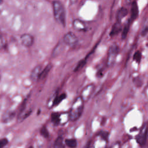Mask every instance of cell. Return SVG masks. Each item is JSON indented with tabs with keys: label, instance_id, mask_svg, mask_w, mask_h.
Masks as SVG:
<instances>
[{
	"label": "cell",
	"instance_id": "cell-20",
	"mask_svg": "<svg viewBox=\"0 0 148 148\" xmlns=\"http://www.w3.org/2000/svg\"><path fill=\"white\" fill-rule=\"evenodd\" d=\"M86 62H87L86 58H84L80 60L78 62L77 64L76 65L75 68L74 69V72H77V71L80 70L81 69H82L84 67V66L86 65Z\"/></svg>",
	"mask_w": 148,
	"mask_h": 148
},
{
	"label": "cell",
	"instance_id": "cell-12",
	"mask_svg": "<svg viewBox=\"0 0 148 148\" xmlns=\"http://www.w3.org/2000/svg\"><path fill=\"white\" fill-rule=\"evenodd\" d=\"M121 22L120 21H116L112 26V28L111 29L110 32V35L111 36H114L117 35L120 31L122 30L121 28Z\"/></svg>",
	"mask_w": 148,
	"mask_h": 148
},
{
	"label": "cell",
	"instance_id": "cell-3",
	"mask_svg": "<svg viewBox=\"0 0 148 148\" xmlns=\"http://www.w3.org/2000/svg\"><path fill=\"white\" fill-rule=\"evenodd\" d=\"M119 46L117 44H112L108 50V58H107V65L109 66L113 65L116 60V57L119 54Z\"/></svg>",
	"mask_w": 148,
	"mask_h": 148
},
{
	"label": "cell",
	"instance_id": "cell-18",
	"mask_svg": "<svg viewBox=\"0 0 148 148\" xmlns=\"http://www.w3.org/2000/svg\"><path fill=\"white\" fill-rule=\"evenodd\" d=\"M65 144L66 146L69 147V148H75L77 146V140L73 138H69L66 139L64 141Z\"/></svg>",
	"mask_w": 148,
	"mask_h": 148
},
{
	"label": "cell",
	"instance_id": "cell-24",
	"mask_svg": "<svg viewBox=\"0 0 148 148\" xmlns=\"http://www.w3.org/2000/svg\"><path fill=\"white\" fill-rule=\"evenodd\" d=\"M5 45V39H3V38L2 36H0V50L4 47Z\"/></svg>",
	"mask_w": 148,
	"mask_h": 148
},
{
	"label": "cell",
	"instance_id": "cell-11",
	"mask_svg": "<svg viewBox=\"0 0 148 148\" xmlns=\"http://www.w3.org/2000/svg\"><path fill=\"white\" fill-rule=\"evenodd\" d=\"M15 116V112L12 111H8L3 113L1 117V121L3 123H7L13 120Z\"/></svg>",
	"mask_w": 148,
	"mask_h": 148
},
{
	"label": "cell",
	"instance_id": "cell-23",
	"mask_svg": "<svg viewBox=\"0 0 148 148\" xmlns=\"http://www.w3.org/2000/svg\"><path fill=\"white\" fill-rule=\"evenodd\" d=\"M8 143V140L7 138H4L0 139V148H3Z\"/></svg>",
	"mask_w": 148,
	"mask_h": 148
},
{
	"label": "cell",
	"instance_id": "cell-21",
	"mask_svg": "<svg viewBox=\"0 0 148 148\" xmlns=\"http://www.w3.org/2000/svg\"><path fill=\"white\" fill-rule=\"evenodd\" d=\"M40 133L45 138H47L49 136V133L46 126H43L41 128L40 130Z\"/></svg>",
	"mask_w": 148,
	"mask_h": 148
},
{
	"label": "cell",
	"instance_id": "cell-22",
	"mask_svg": "<svg viewBox=\"0 0 148 148\" xmlns=\"http://www.w3.org/2000/svg\"><path fill=\"white\" fill-rule=\"evenodd\" d=\"M141 57H142V54H141V53L139 51H136L134 53V56H133V59L136 62H139L140 61Z\"/></svg>",
	"mask_w": 148,
	"mask_h": 148
},
{
	"label": "cell",
	"instance_id": "cell-9",
	"mask_svg": "<svg viewBox=\"0 0 148 148\" xmlns=\"http://www.w3.org/2000/svg\"><path fill=\"white\" fill-rule=\"evenodd\" d=\"M42 66L40 65H38L36 66L31 71V75H30V79L31 80L35 82L39 80V76L40 75V73L42 72Z\"/></svg>",
	"mask_w": 148,
	"mask_h": 148
},
{
	"label": "cell",
	"instance_id": "cell-15",
	"mask_svg": "<svg viewBox=\"0 0 148 148\" xmlns=\"http://www.w3.org/2000/svg\"><path fill=\"white\" fill-rule=\"evenodd\" d=\"M65 142L64 141L63 138L61 136H58L54 143L53 148H65Z\"/></svg>",
	"mask_w": 148,
	"mask_h": 148
},
{
	"label": "cell",
	"instance_id": "cell-17",
	"mask_svg": "<svg viewBox=\"0 0 148 148\" xmlns=\"http://www.w3.org/2000/svg\"><path fill=\"white\" fill-rule=\"evenodd\" d=\"M66 97V95L65 93L61 94L59 95L56 96L53 101V106H57L60 103H61L64 99H65Z\"/></svg>",
	"mask_w": 148,
	"mask_h": 148
},
{
	"label": "cell",
	"instance_id": "cell-7",
	"mask_svg": "<svg viewBox=\"0 0 148 148\" xmlns=\"http://www.w3.org/2000/svg\"><path fill=\"white\" fill-rule=\"evenodd\" d=\"M20 40L21 44L24 46L29 47L33 45L34 39L33 36H32L31 34H24L20 36Z\"/></svg>",
	"mask_w": 148,
	"mask_h": 148
},
{
	"label": "cell",
	"instance_id": "cell-4",
	"mask_svg": "<svg viewBox=\"0 0 148 148\" xmlns=\"http://www.w3.org/2000/svg\"><path fill=\"white\" fill-rule=\"evenodd\" d=\"M147 131H148V127L147 124H144L140 131L139 132L138 134L136 137V140L137 143L142 147H143L146 143L147 140Z\"/></svg>",
	"mask_w": 148,
	"mask_h": 148
},
{
	"label": "cell",
	"instance_id": "cell-6",
	"mask_svg": "<svg viewBox=\"0 0 148 148\" xmlns=\"http://www.w3.org/2000/svg\"><path fill=\"white\" fill-rule=\"evenodd\" d=\"M63 40L66 45L69 46H74L78 42L77 36L72 32L66 33L63 37Z\"/></svg>",
	"mask_w": 148,
	"mask_h": 148
},
{
	"label": "cell",
	"instance_id": "cell-16",
	"mask_svg": "<svg viewBox=\"0 0 148 148\" xmlns=\"http://www.w3.org/2000/svg\"><path fill=\"white\" fill-rule=\"evenodd\" d=\"M52 68V65L51 64H48L41 72L40 73V75L39 76V80H42V79H44L48 75V73H49L50 69H51Z\"/></svg>",
	"mask_w": 148,
	"mask_h": 148
},
{
	"label": "cell",
	"instance_id": "cell-26",
	"mask_svg": "<svg viewBox=\"0 0 148 148\" xmlns=\"http://www.w3.org/2000/svg\"><path fill=\"white\" fill-rule=\"evenodd\" d=\"M2 34H1V31H0V36H2Z\"/></svg>",
	"mask_w": 148,
	"mask_h": 148
},
{
	"label": "cell",
	"instance_id": "cell-27",
	"mask_svg": "<svg viewBox=\"0 0 148 148\" xmlns=\"http://www.w3.org/2000/svg\"><path fill=\"white\" fill-rule=\"evenodd\" d=\"M28 148H33V147L32 146H29Z\"/></svg>",
	"mask_w": 148,
	"mask_h": 148
},
{
	"label": "cell",
	"instance_id": "cell-19",
	"mask_svg": "<svg viewBox=\"0 0 148 148\" xmlns=\"http://www.w3.org/2000/svg\"><path fill=\"white\" fill-rule=\"evenodd\" d=\"M51 120L54 125H58L60 123V114L58 113L54 112L51 114Z\"/></svg>",
	"mask_w": 148,
	"mask_h": 148
},
{
	"label": "cell",
	"instance_id": "cell-14",
	"mask_svg": "<svg viewBox=\"0 0 148 148\" xmlns=\"http://www.w3.org/2000/svg\"><path fill=\"white\" fill-rule=\"evenodd\" d=\"M131 24V19H129L128 20V21L127 22V23L125 24V25L124 26L123 29H122V31H121V38L122 39H124L126 38L128 33L129 32L130 30V25Z\"/></svg>",
	"mask_w": 148,
	"mask_h": 148
},
{
	"label": "cell",
	"instance_id": "cell-1",
	"mask_svg": "<svg viewBox=\"0 0 148 148\" xmlns=\"http://www.w3.org/2000/svg\"><path fill=\"white\" fill-rule=\"evenodd\" d=\"M84 103V102L80 96L76 97L74 99L68 114L69 120L75 121L80 118L83 111Z\"/></svg>",
	"mask_w": 148,
	"mask_h": 148
},
{
	"label": "cell",
	"instance_id": "cell-2",
	"mask_svg": "<svg viewBox=\"0 0 148 148\" xmlns=\"http://www.w3.org/2000/svg\"><path fill=\"white\" fill-rule=\"evenodd\" d=\"M53 15L56 21L65 27L66 24V12L64 5L59 1L55 0L53 2Z\"/></svg>",
	"mask_w": 148,
	"mask_h": 148
},
{
	"label": "cell",
	"instance_id": "cell-25",
	"mask_svg": "<svg viewBox=\"0 0 148 148\" xmlns=\"http://www.w3.org/2000/svg\"><path fill=\"white\" fill-rule=\"evenodd\" d=\"M121 147V145L119 142H116L113 144L112 145L110 148H120Z\"/></svg>",
	"mask_w": 148,
	"mask_h": 148
},
{
	"label": "cell",
	"instance_id": "cell-5",
	"mask_svg": "<svg viewBox=\"0 0 148 148\" xmlns=\"http://www.w3.org/2000/svg\"><path fill=\"white\" fill-rule=\"evenodd\" d=\"M94 85L93 84H90L84 87V88L82 90L80 96L84 102H87L90 99L92 94L94 92Z\"/></svg>",
	"mask_w": 148,
	"mask_h": 148
},
{
	"label": "cell",
	"instance_id": "cell-8",
	"mask_svg": "<svg viewBox=\"0 0 148 148\" xmlns=\"http://www.w3.org/2000/svg\"><path fill=\"white\" fill-rule=\"evenodd\" d=\"M72 27L77 31H86L87 28L86 23L79 18H76L73 21Z\"/></svg>",
	"mask_w": 148,
	"mask_h": 148
},
{
	"label": "cell",
	"instance_id": "cell-10",
	"mask_svg": "<svg viewBox=\"0 0 148 148\" xmlns=\"http://www.w3.org/2000/svg\"><path fill=\"white\" fill-rule=\"evenodd\" d=\"M139 15V8L136 1H133L131 5V20L134 21L136 20Z\"/></svg>",
	"mask_w": 148,
	"mask_h": 148
},
{
	"label": "cell",
	"instance_id": "cell-13",
	"mask_svg": "<svg viewBox=\"0 0 148 148\" xmlns=\"http://www.w3.org/2000/svg\"><path fill=\"white\" fill-rule=\"evenodd\" d=\"M128 14V11L127 9L125 8L121 7L120 8L117 13L116 14V20L117 21L121 22V20L124 18Z\"/></svg>",
	"mask_w": 148,
	"mask_h": 148
}]
</instances>
